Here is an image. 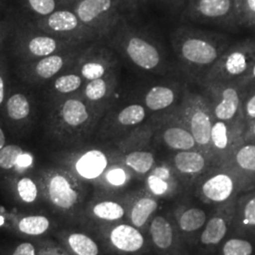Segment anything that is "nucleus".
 Here are the masks:
<instances>
[{
	"instance_id": "obj_45",
	"label": "nucleus",
	"mask_w": 255,
	"mask_h": 255,
	"mask_svg": "<svg viewBox=\"0 0 255 255\" xmlns=\"http://www.w3.org/2000/svg\"><path fill=\"white\" fill-rule=\"evenodd\" d=\"M245 141L255 143V120L247 122Z\"/></svg>"
},
{
	"instance_id": "obj_2",
	"label": "nucleus",
	"mask_w": 255,
	"mask_h": 255,
	"mask_svg": "<svg viewBox=\"0 0 255 255\" xmlns=\"http://www.w3.org/2000/svg\"><path fill=\"white\" fill-rule=\"evenodd\" d=\"M172 46L187 73L201 82L230 45L217 33L181 27L172 35Z\"/></svg>"
},
{
	"instance_id": "obj_33",
	"label": "nucleus",
	"mask_w": 255,
	"mask_h": 255,
	"mask_svg": "<svg viewBox=\"0 0 255 255\" xmlns=\"http://www.w3.org/2000/svg\"><path fill=\"white\" fill-rule=\"evenodd\" d=\"M255 246L252 241L244 237L227 238L217 250V255H254Z\"/></svg>"
},
{
	"instance_id": "obj_21",
	"label": "nucleus",
	"mask_w": 255,
	"mask_h": 255,
	"mask_svg": "<svg viewBox=\"0 0 255 255\" xmlns=\"http://www.w3.org/2000/svg\"><path fill=\"white\" fill-rule=\"evenodd\" d=\"M127 198L126 222L147 233L148 225L159 210L160 200L144 188L128 192Z\"/></svg>"
},
{
	"instance_id": "obj_48",
	"label": "nucleus",
	"mask_w": 255,
	"mask_h": 255,
	"mask_svg": "<svg viewBox=\"0 0 255 255\" xmlns=\"http://www.w3.org/2000/svg\"><path fill=\"white\" fill-rule=\"evenodd\" d=\"M6 146V137L4 134L3 129L0 127V149Z\"/></svg>"
},
{
	"instance_id": "obj_25",
	"label": "nucleus",
	"mask_w": 255,
	"mask_h": 255,
	"mask_svg": "<svg viewBox=\"0 0 255 255\" xmlns=\"http://www.w3.org/2000/svg\"><path fill=\"white\" fill-rule=\"evenodd\" d=\"M231 233L239 237L255 234V191L238 196Z\"/></svg>"
},
{
	"instance_id": "obj_49",
	"label": "nucleus",
	"mask_w": 255,
	"mask_h": 255,
	"mask_svg": "<svg viewBox=\"0 0 255 255\" xmlns=\"http://www.w3.org/2000/svg\"><path fill=\"white\" fill-rule=\"evenodd\" d=\"M169 1H170L173 5H175V6H178V5L183 3L185 0H169Z\"/></svg>"
},
{
	"instance_id": "obj_29",
	"label": "nucleus",
	"mask_w": 255,
	"mask_h": 255,
	"mask_svg": "<svg viewBox=\"0 0 255 255\" xmlns=\"http://www.w3.org/2000/svg\"><path fill=\"white\" fill-rule=\"evenodd\" d=\"M44 24L49 29L60 33H77L80 37L85 36L87 32L93 33L82 24L76 12L69 9L55 10L46 16Z\"/></svg>"
},
{
	"instance_id": "obj_5",
	"label": "nucleus",
	"mask_w": 255,
	"mask_h": 255,
	"mask_svg": "<svg viewBox=\"0 0 255 255\" xmlns=\"http://www.w3.org/2000/svg\"><path fill=\"white\" fill-rule=\"evenodd\" d=\"M89 232L113 255H153L147 233L126 221Z\"/></svg>"
},
{
	"instance_id": "obj_47",
	"label": "nucleus",
	"mask_w": 255,
	"mask_h": 255,
	"mask_svg": "<svg viewBox=\"0 0 255 255\" xmlns=\"http://www.w3.org/2000/svg\"><path fill=\"white\" fill-rule=\"evenodd\" d=\"M4 92H5L4 82H3L2 78L0 77V104L4 101Z\"/></svg>"
},
{
	"instance_id": "obj_42",
	"label": "nucleus",
	"mask_w": 255,
	"mask_h": 255,
	"mask_svg": "<svg viewBox=\"0 0 255 255\" xmlns=\"http://www.w3.org/2000/svg\"><path fill=\"white\" fill-rule=\"evenodd\" d=\"M38 255H71L59 242L46 241L38 247Z\"/></svg>"
},
{
	"instance_id": "obj_20",
	"label": "nucleus",
	"mask_w": 255,
	"mask_h": 255,
	"mask_svg": "<svg viewBox=\"0 0 255 255\" xmlns=\"http://www.w3.org/2000/svg\"><path fill=\"white\" fill-rule=\"evenodd\" d=\"M171 214L182 239L191 249H195L201 231L209 219L206 210L189 204H179Z\"/></svg>"
},
{
	"instance_id": "obj_1",
	"label": "nucleus",
	"mask_w": 255,
	"mask_h": 255,
	"mask_svg": "<svg viewBox=\"0 0 255 255\" xmlns=\"http://www.w3.org/2000/svg\"><path fill=\"white\" fill-rule=\"evenodd\" d=\"M44 205L55 216L71 223H80L82 212L92 194L88 183L66 168H53L40 178Z\"/></svg>"
},
{
	"instance_id": "obj_18",
	"label": "nucleus",
	"mask_w": 255,
	"mask_h": 255,
	"mask_svg": "<svg viewBox=\"0 0 255 255\" xmlns=\"http://www.w3.org/2000/svg\"><path fill=\"white\" fill-rule=\"evenodd\" d=\"M101 107L92 105L81 98H70L61 108V118L65 127L77 135H86L95 126Z\"/></svg>"
},
{
	"instance_id": "obj_26",
	"label": "nucleus",
	"mask_w": 255,
	"mask_h": 255,
	"mask_svg": "<svg viewBox=\"0 0 255 255\" xmlns=\"http://www.w3.org/2000/svg\"><path fill=\"white\" fill-rule=\"evenodd\" d=\"M134 178L133 173L118 159V161L110 165L94 187L97 192L122 194V191L127 188Z\"/></svg>"
},
{
	"instance_id": "obj_4",
	"label": "nucleus",
	"mask_w": 255,
	"mask_h": 255,
	"mask_svg": "<svg viewBox=\"0 0 255 255\" xmlns=\"http://www.w3.org/2000/svg\"><path fill=\"white\" fill-rule=\"evenodd\" d=\"M174 111L190 130L199 149L212 159L211 132L215 119L204 95L194 92H185Z\"/></svg>"
},
{
	"instance_id": "obj_31",
	"label": "nucleus",
	"mask_w": 255,
	"mask_h": 255,
	"mask_svg": "<svg viewBox=\"0 0 255 255\" xmlns=\"http://www.w3.org/2000/svg\"><path fill=\"white\" fill-rule=\"evenodd\" d=\"M117 86L115 72L108 74L102 78L89 81L83 88V100L92 105L101 107L102 103L114 94Z\"/></svg>"
},
{
	"instance_id": "obj_13",
	"label": "nucleus",
	"mask_w": 255,
	"mask_h": 255,
	"mask_svg": "<svg viewBox=\"0 0 255 255\" xmlns=\"http://www.w3.org/2000/svg\"><path fill=\"white\" fill-rule=\"evenodd\" d=\"M120 0H79L75 12L92 32L105 34L119 23Z\"/></svg>"
},
{
	"instance_id": "obj_14",
	"label": "nucleus",
	"mask_w": 255,
	"mask_h": 255,
	"mask_svg": "<svg viewBox=\"0 0 255 255\" xmlns=\"http://www.w3.org/2000/svg\"><path fill=\"white\" fill-rule=\"evenodd\" d=\"M185 15L189 20L210 25H240L235 0H187Z\"/></svg>"
},
{
	"instance_id": "obj_36",
	"label": "nucleus",
	"mask_w": 255,
	"mask_h": 255,
	"mask_svg": "<svg viewBox=\"0 0 255 255\" xmlns=\"http://www.w3.org/2000/svg\"><path fill=\"white\" fill-rule=\"evenodd\" d=\"M56 40L48 36H37L28 43V49L31 54L37 57L50 56L57 49Z\"/></svg>"
},
{
	"instance_id": "obj_24",
	"label": "nucleus",
	"mask_w": 255,
	"mask_h": 255,
	"mask_svg": "<svg viewBox=\"0 0 255 255\" xmlns=\"http://www.w3.org/2000/svg\"><path fill=\"white\" fill-rule=\"evenodd\" d=\"M179 102L177 87L163 84L151 86L145 92L142 100L148 114H152L156 118L173 111Z\"/></svg>"
},
{
	"instance_id": "obj_9",
	"label": "nucleus",
	"mask_w": 255,
	"mask_h": 255,
	"mask_svg": "<svg viewBox=\"0 0 255 255\" xmlns=\"http://www.w3.org/2000/svg\"><path fill=\"white\" fill-rule=\"evenodd\" d=\"M201 86L215 120L244 119L242 117V102L246 88L239 82H210Z\"/></svg>"
},
{
	"instance_id": "obj_28",
	"label": "nucleus",
	"mask_w": 255,
	"mask_h": 255,
	"mask_svg": "<svg viewBox=\"0 0 255 255\" xmlns=\"http://www.w3.org/2000/svg\"><path fill=\"white\" fill-rule=\"evenodd\" d=\"M224 165L252 185L255 182V143L244 141Z\"/></svg>"
},
{
	"instance_id": "obj_37",
	"label": "nucleus",
	"mask_w": 255,
	"mask_h": 255,
	"mask_svg": "<svg viewBox=\"0 0 255 255\" xmlns=\"http://www.w3.org/2000/svg\"><path fill=\"white\" fill-rule=\"evenodd\" d=\"M23 149L16 145H8L0 149V168L9 170L18 165Z\"/></svg>"
},
{
	"instance_id": "obj_6",
	"label": "nucleus",
	"mask_w": 255,
	"mask_h": 255,
	"mask_svg": "<svg viewBox=\"0 0 255 255\" xmlns=\"http://www.w3.org/2000/svg\"><path fill=\"white\" fill-rule=\"evenodd\" d=\"M255 62V41L246 40L230 45L219 61L200 82H240Z\"/></svg>"
},
{
	"instance_id": "obj_34",
	"label": "nucleus",
	"mask_w": 255,
	"mask_h": 255,
	"mask_svg": "<svg viewBox=\"0 0 255 255\" xmlns=\"http://www.w3.org/2000/svg\"><path fill=\"white\" fill-rule=\"evenodd\" d=\"M7 111L9 118L13 120L26 119L30 112L29 102L24 95L15 94L7 102Z\"/></svg>"
},
{
	"instance_id": "obj_8",
	"label": "nucleus",
	"mask_w": 255,
	"mask_h": 255,
	"mask_svg": "<svg viewBox=\"0 0 255 255\" xmlns=\"http://www.w3.org/2000/svg\"><path fill=\"white\" fill-rule=\"evenodd\" d=\"M120 34V45L131 64L144 72L163 73L165 68L164 55L154 41L128 26Z\"/></svg>"
},
{
	"instance_id": "obj_40",
	"label": "nucleus",
	"mask_w": 255,
	"mask_h": 255,
	"mask_svg": "<svg viewBox=\"0 0 255 255\" xmlns=\"http://www.w3.org/2000/svg\"><path fill=\"white\" fill-rule=\"evenodd\" d=\"M27 2L29 9L44 17L54 12L57 8V0H27Z\"/></svg>"
},
{
	"instance_id": "obj_15",
	"label": "nucleus",
	"mask_w": 255,
	"mask_h": 255,
	"mask_svg": "<svg viewBox=\"0 0 255 255\" xmlns=\"http://www.w3.org/2000/svg\"><path fill=\"white\" fill-rule=\"evenodd\" d=\"M155 119L154 138L174 152L199 148L188 128L177 116L175 111Z\"/></svg>"
},
{
	"instance_id": "obj_23",
	"label": "nucleus",
	"mask_w": 255,
	"mask_h": 255,
	"mask_svg": "<svg viewBox=\"0 0 255 255\" xmlns=\"http://www.w3.org/2000/svg\"><path fill=\"white\" fill-rule=\"evenodd\" d=\"M57 237L71 255H101V242L89 231L65 229L57 233Z\"/></svg>"
},
{
	"instance_id": "obj_43",
	"label": "nucleus",
	"mask_w": 255,
	"mask_h": 255,
	"mask_svg": "<svg viewBox=\"0 0 255 255\" xmlns=\"http://www.w3.org/2000/svg\"><path fill=\"white\" fill-rule=\"evenodd\" d=\"M10 255H38V247L32 242H22L15 247Z\"/></svg>"
},
{
	"instance_id": "obj_41",
	"label": "nucleus",
	"mask_w": 255,
	"mask_h": 255,
	"mask_svg": "<svg viewBox=\"0 0 255 255\" xmlns=\"http://www.w3.org/2000/svg\"><path fill=\"white\" fill-rule=\"evenodd\" d=\"M242 117L246 122L255 120V86L246 88L242 102Z\"/></svg>"
},
{
	"instance_id": "obj_12",
	"label": "nucleus",
	"mask_w": 255,
	"mask_h": 255,
	"mask_svg": "<svg viewBox=\"0 0 255 255\" xmlns=\"http://www.w3.org/2000/svg\"><path fill=\"white\" fill-rule=\"evenodd\" d=\"M247 122L215 120L211 132V157L216 166L224 165L234 151L245 141Z\"/></svg>"
},
{
	"instance_id": "obj_3",
	"label": "nucleus",
	"mask_w": 255,
	"mask_h": 255,
	"mask_svg": "<svg viewBox=\"0 0 255 255\" xmlns=\"http://www.w3.org/2000/svg\"><path fill=\"white\" fill-rule=\"evenodd\" d=\"M251 184L225 165L212 167L194 183L196 197L205 204L218 206L238 197Z\"/></svg>"
},
{
	"instance_id": "obj_27",
	"label": "nucleus",
	"mask_w": 255,
	"mask_h": 255,
	"mask_svg": "<svg viewBox=\"0 0 255 255\" xmlns=\"http://www.w3.org/2000/svg\"><path fill=\"white\" fill-rule=\"evenodd\" d=\"M10 195L14 203L22 207L31 208L44 204L40 181L29 176H22L15 179L10 185Z\"/></svg>"
},
{
	"instance_id": "obj_7",
	"label": "nucleus",
	"mask_w": 255,
	"mask_h": 255,
	"mask_svg": "<svg viewBox=\"0 0 255 255\" xmlns=\"http://www.w3.org/2000/svg\"><path fill=\"white\" fill-rule=\"evenodd\" d=\"M128 198L125 194L95 192L87 202L80 219L86 230L100 228L126 221Z\"/></svg>"
},
{
	"instance_id": "obj_32",
	"label": "nucleus",
	"mask_w": 255,
	"mask_h": 255,
	"mask_svg": "<svg viewBox=\"0 0 255 255\" xmlns=\"http://www.w3.org/2000/svg\"><path fill=\"white\" fill-rule=\"evenodd\" d=\"M80 67V75L84 81H93L114 72L115 59L106 52L88 54Z\"/></svg>"
},
{
	"instance_id": "obj_16",
	"label": "nucleus",
	"mask_w": 255,
	"mask_h": 255,
	"mask_svg": "<svg viewBox=\"0 0 255 255\" xmlns=\"http://www.w3.org/2000/svg\"><path fill=\"white\" fill-rule=\"evenodd\" d=\"M116 161H118L117 150L109 153L100 148H89L74 155L67 169L82 182L95 186L107 168Z\"/></svg>"
},
{
	"instance_id": "obj_11",
	"label": "nucleus",
	"mask_w": 255,
	"mask_h": 255,
	"mask_svg": "<svg viewBox=\"0 0 255 255\" xmlns=\"http://www.w3.org/2000/svg\"><path fill=\"white\" fill-rule=\"evenodd\" d=\"M237 198L216 206V210L202 229L195 247L197 255H209L216 253L227 238L235 219Z\"/></svg>"
},
{
	"instance_id": "obj_44",
	"label": "nucleus",
	"mask_w": 255,
	"mask_h": 255,
	"mask_svg": "<svg viewBox=\"0 0 255 255\" xmlns=\"http://www.w3.org/2000/svg\"><path fill=\"white\" fill-rule=\"evenodd\" d=\"M238 82L245 88H251L255 86V62L252 65L246 76Z\"/></svg>"
},
{
	"instance_id": "obj_22",
	"label": "nucleus",
	"mask_w": 255,
	"mask_h": 255,
	"mask_svg": "<svg viewBox=\"0 0 255 255\" xmlns=\"http://www.w3.org/2000/svg\"><path fill=\"white\" fill-rule=\"evenodd\" d=\"M148 112L142 102H134L120 108L111 122L110 136L119 138V142L147 122Z\"/></svg>"
},
{
	"instance_id": "obj_39",
	"label": "nucleus",
	"mask_w": 255,
	"mask_h": 255,
	"mask_svg": "<svg viewBox=\"0 0 255 255\" xmlns=\"http://www.w3.org/2000/svg\"><path fill=\"white\" fill-rule=\"evenodd\" d=\"M240 25L255 27V0H235Z\"/></svg>"
},
{
	"instance_id": "obj_46",
	"label": "nucleus",
	"mask_w": 255,
	"mask_h": 255,
	"mask_svg": "<svg viewBox=\"0 0 255 255\" xmlns=\"http://www.w3.org/2000/svg\"><path fill=\"white\" fill-rule=\"evenodd\" d=\"M146 0H120V2L125 3L128 7H136L139 4L143 3Z\"/></svg>"
},
{
	"instance_id": "obj_10",
	"label": "nucleus",
	"mask_w": 255,
	"mask_h": 255,
	"mask_svg": "<svg viewBox=\"0 0 255 255\" xmlns=\"http://www.w3.org/2000/svg\"><path fill=\"white\" fill-rule=\"evenodd\" d=\"M147 236L153 255H192L191 248L181 237L171 212L157 214L148 225Z\"/></svg>"
},
{
	"instance_id": "obj_35",
	"label": "nucleus",
	"mask_w": 255,
	"mask_h": 255,
	"mask_svg": "<svg viewBox=\"0 0 255 255\" xmlns=\"http://www.w3.org/2000/svg\"><path fill=\"white\" fill-rule=\"evenodd\" d=\"M64 64L63 57L59 55H50L37 64L35 71L39 77L43 79H49L60 72Z\"/></svg>"
},
{
	"instance_id": "obj_30",
	"label": "nucleus",
	"mask_w": 255,
	"mask_h": 255,
	"mask_svg": "<svg viewBox=\"0 0 255 255\" xmlns=\"http://www.w3.org/2000/svg\"><path fill=\"white\" fill-rule=\"evenodd\" d=\"M14 227L20 235L28 237L46 236L57 227L53 219L42 214H30L15 219Z\"/></svg>"
},
{
	"instance_id": "obj_19",
	"label": "nucleus",
	"mask_w": 255,
	"mask_h": 255,
	"mask_svg": "<svg viewBox=\"0 0 255 255\" xmlns=\"http://www.w3.org/2000/svg\"><path fill=\"white\" fill-rule=\"evenodd\" d=\"M169 162L186 187L193 186L201 177L216 166L209 156L199 148L174 152Z\"/></svg>"
},
{
	"instance_id": "obj_17",
	"label": "nucleus",
	"mask_w": 255,
	"mask_h": 255,
	"mask_svg": "<svg viewBox=\"0 0 255 255\" xmlns=\"http://www.w3.org/2000/svg\"><path fill=\"white\" fill-rule=\"evenodd\" d=\"M186 187L170 162H161L144 178V189L159 200H169L182 194Z\"/></svg>"
},
{
	"instance_id": "obj_38",
	"label": "nucleus",
	"mask_w": 255,
	"mask_h": 255,
	"mask_svg": "<svg viewBox=\"0 0 255 255\" xmlns=\"http://www.w3.org/2000/svg\"><path fill=\"white\" fill-rule=\"evenodd\" d=\"M83 78L80 74H67L59 77L55 81V89L61 94H70L79 90L83 83Z\"/></svg>"
}]
</instances>
